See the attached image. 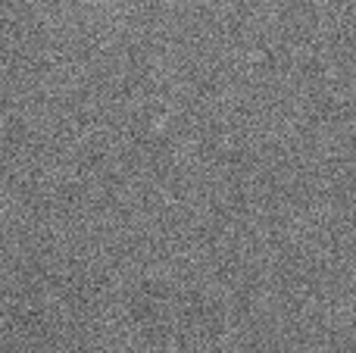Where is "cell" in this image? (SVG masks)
Segmentation results:
<instances>
[]
</instances>
